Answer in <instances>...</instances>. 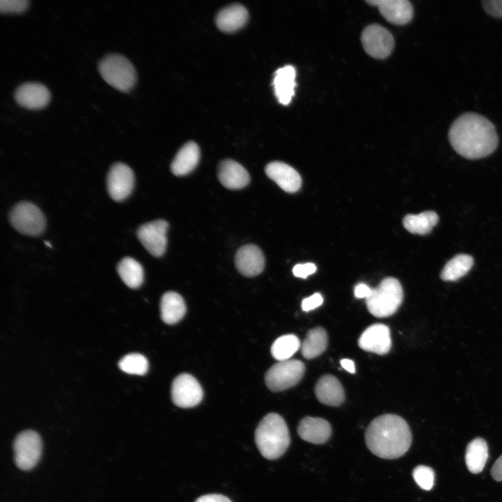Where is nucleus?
Masks as SVG:
<instances>
[{"label": "nucleus", "instance_id": "f3484780", "mask_svg": "<svg viewBox=\"0 0 502 502\" xmlns=\"http://www.w3.org/2000/svg\"><path fill=\"white\" fill-rule=\"evenodd\" d=\"M265 173L287 192H296L301 186L302 179L299 174L286 163L271 162L266 166Z\"/></svg>", "mask_w": 502, "mask_h": 502}, {"label": "nucleus", "instance_id": "dca6fc26", "mask_svg": "<svg viewBox=\"0 0 502 502\" xmlns=\"http://www.w3.org/2000/svg\"><path fill=\"white\" fill-rule=\"evenodd\" d=\"M235 264L243 275L254 277L263 271L265 259L262 251L258 246L248 244L241 247L236 252Z\"/></svg>", "mask_w": 502, "mask_h": 502}, {"label": "nucleus", "instance_id": "f03ea898", "mask_svg": "<svg viewBox=\"0 0 502 502\" xmlns=\"http://www.w3.org/2000/svg\"><path fill=\"white\" fill-rule=\"evenodd\" d=\"M367 447L375 455L393 459L404 455L411 443V433L407 423L395 414L375 418L365 431Z\"/></svg>", "mask_w": 502, "mask_h": 502}, {"label": "nucleus", "instance_id": "2f4dec72", "mask_svg": "<svg viewBox=\"0 0 502 502\" xmlns=\"http://www.w3.org/2000/svg\"><path fill=\"white\" fill-rule=\"evenodd\" d=\"M413 477L418 485L425 490H430L434 483V472L432 468L420 465L413 471Z\"/></svg>", "mask_w": 502, "mask_h": 502}, {"label": "nucleus", "instance_id": "20e7f679", "mask_svg": "<svg viewBox=\"0 0 502 502\" xmlns=\"http://www.w3.org/2000/svg\"><path fill=\"white\" fill-rule=\"evenodd\" d=\"M404 293L399 280L386 277L374 289L366 300L368 311L376 317L393 315L402 303Z\"/></svg>", "mask_w": 502, "mask_h": 502}, {"label": "nucleus", "instance_id": "bb28decb", "mask_svg": "<svg viewBox=\"0 0 502 502\" xmlns=\"http://www.w3.org/2000/svg\"><path fill=\"white\" fill-rule=\"evenodd\" d=\"M438 220L439 217L435 212L427 211L418 215H406L403 219V225L411 233L425 235L432 230Z\"/></svg>", "mask_w": 502, "mask_h": 502}, {"label": "nucleus", "instance_id": "6ab92c4d", "mask_svg": "<svg viewBox=\"0 0 502 502\" xmlns=\"http://www.w3.org/2000/svg\"><path fill=\"white\" fill-rule=\"evenodd\" d=\"M218 176L222 185L232 190L244 188L250 179L248 171L241 164L230 159L220 163Z\"/></svg>", "mask_w": 502, "mask_h": 502}, {"label": "nucleus", "instance_id": "473e14b6", "mask_svg": "<svg viewBox=\"0 0 502 502\" xmlns=\"http://www.w3.org/2000/svg\"><path fill=\"white\" fill-rule=\"evenodd\" d=\"M29 6L26 0H1L0 10L5 13H20Z\"/></svg>", "mask_w": 502, "mask_h": 502}, {"label": "nucleus", "instance_id": "4c0bfd02", "mask_svg": "<svg viewBox=\"0 0 502 502\" xmlns=\"http://www.w3.org/2000/svg\"><path fill=\"white\" fill-rule=\"evenodd\" d=\"M372 289L364 283L358 284L354 289V294L358 298H367L372 293Z\"/></svg>", "mask_w": 502, "mask_h": 502}, {"label": "nucleus", "instance_id": "4be33fe9", "mask_svg": "<svg viewBox=\"0 0 502 502\" xmlns=\"http://www.w3.org/2000/svg\"><path fill=\"white\" fill-rule=\"evenodd\" d=\"M200 151L197 144L193 142L185 144L173 159L170 169L178 176H185L191 172L197 165Z\"/></svg>", "mask_w": 502, "mask_h": 502}, {"label": "nucleus", "instance_id": "7c9ffc66", "mask_svg": "<svg viewBox=\"0 0 502 502\" xmlns=\"http://www.w3.org/2000/svg\"><path fill=\"white\" fill-rule=\"evenodd\" d=\"M123 372L130 374L144 375L149 370V361L140 353H133L124 356L118 363Z\"/></svg>", "mask_w": 502, "mask_h": 502}, {"label": "nucleus", "instance_id": "393cba45", "mask_svg": "<svg viewBox=\"0 0 502 502\" xmlns=\"http://www.w3.org/2000/svg\"><path fill=\"white\" fill-rule=\"evenodd\" d=\"M488 458V447L485 439L477 437L467 446L465 453L466 466L472 473L481 472Z\"/></svg>", "mask_w": 502, "mask_h": 502}, {"label": "nucleus", "instance_id": "c756f323", "mask_svg": "<svg viewBox=\"0 0 502 502\" xmlns=\"http://www.w3.org/2000/svg\"><path fill=\"white\" fill-rule=\"evenodd\" d=\"M299 339L293 334L280 336L271 346V352L273 357L278 361H284L289 358L299 349Z\"/></svg>", "mask_w": 502, "mask_h": 502}, {"label": "nucleus", "instance_id": "9d476101", "mask_svg": "<svg viewBox=\"0 0 502 502\" xmlns=\"http://www.w3.org/2000/svg\"><path fill=\"white\" fill-rule=\"evenodd\" d=\"M203 395L201 385L189 374H181L172 382V400L179 407L190 408L197 405L201 401Z\"/></svg>", "mask_w": 502, "mask_h": 502}, {"label": "nucleus", "instance_id": "6e6552de", "mask_svg": "<svg viewBox=\"0 0 502 502\" xmlns=\"http://www.w3.org/2000/svg\"><path fill=\"white\" fill-rule=\"evenodd\" d=\"M12 226L20 233L27 236L40 234L45 226L41 211L33 204L21 201L11 210L9 215Z\"/></svg>", "mask_w": 502, "mask_h": 502}, {"label": "nucleus", "instance_id": "a211bd4d", "mask_svg": "<svg viewBox=\"0 0 502 502\" xmlns=\"http://www.w3.org/2000/svg\"><path fill=\"white\" fill-rule=\"evenodd\" d=\"M297 432L305 441L323 444L330 438L332 428L330 424L324 418L306 416L300 421Z\"/></svg>", "mask_w": 502, "mask_h": 502}, {"label": "nucleus", "instance_id": "e433bc0d", "mask_svg": "<svg viewBox=\"0 0 502 502\" xmlns=\"http://www.w3.org/2000/svg\"><path fill=\"white\" fill-rule=\"evenodd\" d=\"M195 502H231L227 496L218 494H211L199 497Z\"/></svg>", "mask_w": 502, "mask_h": 502}, {"label": "nucleus", "instance_id": "9b49d317", "mask_svg": "<svg viewBox=\"0 0 502 502\" xmlns=\"http://www.w3.org/2000/svg\"><path fill=\"white\" fill-rule=\"evenodd\" d=\"M168 226L167 221L157 220L142 225L137 231L141 243L154 257H161L166 250Z\"/></svg>", "mask_w": 502, "mask_h": 502}, {"label": "nucleus", "instance_id": "ea45409f", "mask_svg": "<svg viewBox=\"0 0 502 502\" xmlns=\"http://www.w3.org/2000/svg\"><path fill=\"white\" fill-rule=\"evenodd\" d=\"M340 364L342 367L350 373H354L356 371L355 365L353 360L347 358L341 360Z\"/></svg>", "mask_w": 502, "mask_h": 502}, {"label": "nucleus", "instance_id": "f8f14e48", "mask_svg": "<svg viewBox=\"0 0 502 502\" xmlns=\"http://www.w3.org/2000/svg\"><path fill=\"white\" fill-rule=\"evenodd\" d=\"M135 183L132 170L126 165L117 162L108 172L107 188L110 197L116 201L126 199L132 192Z\"/></svg>", "mask_w": 502, "mask_h": 502}, {"label": "nucleus", "instance_id": "7ed1b4c3", "mask_svg": "<svg viewBox=\"0 0 502 502\" xmlns=\"http://www.w3.org/2000/svg\"><path fill=\"white\" fill-rule=\"evenodd\" d=\"M254 438L260 453L268 459L280 457L290 443L288 427L282 417L275 413L264 417L256 429Z\"/></svg>", "mask_w": 502, "mask_h": 502}, {"label": "nucleus", "instance_id": "ddd939ff", "mask_svg": "<svg viewBox=\"0 0 502 502\" xmlns=\"http://www.w3.org/2000/svg\"><path fill=\"white\" fill-rule=\"evenodd\" d=\"M358 344L365 351L384 355L391 348L390 329L383 324H372L363 332Z\"/></svg>", "mask_w": 502, "mask_h": 502}, {"label": "nucleus", "instance_id": "39448f33", "mask_svg": "<svg viewBox=\"0 0 502 502\" xmlns=\"http://www.w3.org/2000/svg\"><path fill=\"white\" fill-rule=\"evenodd\" d=\"M98 70L104 79L114 88L126 92L136 82V71L130 61L119 54H109L98 63Z\"/></svg>", "mask_w": 502, "mask_h": 502}, {"label": "nucleus", "instance_id": "412c9836", "mask_svg": "<svg viewBox=\"0 0 502 502\" xmlns=\"http://www.w3.org/2000/svg\"><path fill=\"white\" fill-rule=\"evenodd\" d=\"M296 70L291 65L278 68L274 75L273 85L278 102L287 105L291 101L295 93Z\"/></svg>", "mask_w": 502, "mask_h": 502}, {"label": "nucleus", "instance_id": "c9c22d12", "mask_svg": "<svg viewBox=\"0 0 502 502\" xmlns=\"http://www.w3.org/2000/svg\"><path fill=\"white\" fill-rule=\"evenodd\" d=\"M323 297L319 293H315L302 301L301 307L305 312L314 310L323 303Z\"/></svg>", "mask_w": 502, "mask_h": 502}, {"label": "nucleus", "instance_id": "c85d7f7f", "mask_svg": "<svg viewBox=\"0 0 502 502\" xmlns=\"http://www.w3.org/2000/svg\"><path fill=\"white\" fill-rule=\"evenodd\" d=\"M473 259L471 256L460 254L455 256L443 267L441 278L444 281H456L464 276L471 268Z\"/></svg>", "mask_w": 502, "mask_h": 502}, {"label": "nucleus", "instance_id": "5701e85b", "mask_svg": "<svg viewBox=\"0 0 502 502\" xmlns=\"http://www.w3.org/2000/svg\"><path fill=\"white\" fill-rule=\"evenodd\" d=\"M248 18L246 8L240 4H232L222 9L217 15L218 27L225 32L235 31L245 25Z\"/></svg>", "mask_w": 502, "mask_h": 502}, {"label": "nucleus", "instance_id": "4468645a", "mask_svg": "<svg viewBox=\"0 0 502 502\" xmlns=\"http://www.w3.org/2000/svg\"><path fill=\"white\" fill-rule=\"evenodd\" d=\"M14 96L20 106L29 109H38L48 104L50 93L43 84L29 82L19 86Z\"/></svg>", "mask_w": 502, "mask_h": 502}, {"label": "nucleus", "instance_id": "b1692460", "mask_svg": "<svg viewBox=\"0 0 502 502\" xmlns=\"http://www.w3.org/2000/svg\"><path fill=\"white\" fill-rule=\"evenodd\" d=\"M186 305L182 296L174 291L166 292L160 301L162 320L167 324H174L184 317Z\"/></svg>", "mask_w": 502, "mask_h": 502}, {"label": "nucleus", "instance_id": "cd10ccee", "mask_svg": "<svg viewBox=\"0 0 502 502\" xmlns=\"http://www.w3.org/2000/svg\"><path fill=\"white\" fill-rule=\"evenodd\" d=\"M117 271L123 282L130 288L137 289L143 283V268L131 257L122 259L118 264Z\"/></svg>", "mask_w": 502, "mask_h": 502}, {"label": "nucleus", "instance_id": "aec40b11", "mask_svg": "<svg viewBox=\"0 0 502 502\" xmlns=\"http://www.w3.org/2000/svg\"><path fill=\"white\" fill-rule=\"evenodd\" d=\"M314 392L318 400L328 406H340L345 399L342 384L335 376L330 374L324 375L318 380Z\"/></svg>", "mask_w": 502, "mask_h": 502}, {"label": "nucleus", "instance_id": "f257e3e1", "mask_svg": "<svg viewBox=\"0 0 502 502\" xmlns=\"http://www.w3.org/2000/svg\"><path fill=\"white\" fill-rule=\"evenodd\" d=\"M448 139L455 151L468 159H478L492 153L499 143L494 124L477 113L460 115L452 123Z\"/></svg>", "mask_w": 502, "mask_h": 502}, {"label": "nucleus", "instance_id": "f704fd0d", "mask_svg": "<svg viewBox=\"0 0 502 502\" xmlns=\"http://www.w3.org/2000/svg\"><path fill=\"white\" fill-rule=\"evenodd\" d=\"M317 270L316 266L312 263L298 264L293 268V273L296 277L306 278L313 274Z\"/></svg>", "mask_w": 502, "mask_h": 502}, {"label": "nucleus", "instance_id": "1a4fd4ad", "mask_svg": "<svg viewBox=\"0 0 502 502\" xmlns=\"http://www.w3.org/2000/svg\"><path fill=\"white\" fill-rule=\"evenodd\" d=\"M361 42L365 52L375 59H385L394 47V38L390 32L379 24L367 26L361 35Z\"/></svg>", "mask_w": 502, "mask_h": 502}, {"label": "nucleus", "instance_id": "0eeeda50", "mask_svg": "<svg viewBox=\"0 0 502 502\" xmlns=\"http://www.w3.org/2000/svg\"><path fill=\"white\" fill-rule=\"evenodd\" d=\"M305 370L304 363L299 360L279 361L266 373L265 383L272 391H282L296 385L303 378Z\"/></svg>", "mask_w": 502, "mask_h": 502}, {"label": "nucleus", "instance_id": "58836bf2", "mask_svg": "<svg viewBox=\"0 0 502 502\" xmlns=\"http://www.w3.org/2000/svg\"><path fill=\"white\" fill-rule=\"evenodd\" d=\"M491 475L496 481H502V455L494 462L492 469Z\"/></svg>", "mask_w": 502, "mask_h": 502}, {"label": "nucleus", "instance_id": "72a5a7b5", "mask_svg": "<svg viewBox=\"0 0 502 502\" xmlns=\"http://www.w3.org/2000/svg\"><path fill=\"white\" fill-rule=\"evenodd\" d=\"M485 10L490 15L502 18V0L482 1Z\"/></svg>", "mask_w": 502, "mask_h": 502}, {"label": "nucleus", "instance_id": "2eb2a0df", "mask_svg": "<svg viewBox=\"0 0 502 502\" xmlns=\"http://www.w3.org/2000/svg\"><path fill=\"white\" fill-rule=\"evenodd\" d=\"M366 2L376 6L388 22L396 25L409 23L413 16L412 5L406 0H371Z\"/></svg>", "mask_w": 502, "mask_h": 502}, {"label": "nucleus", "instance_id": "423d86ee", "mask_svg": "<svg viewBox=\"0 0 502 502\" xmlns=\"http://www.w3.org/2000/svg\"><path fill=\"white\" fill-rule=\"evenodd\" d=\"M42 447L41 438L36 432L26 429L20 432L13 444L15 465L22 471L33 469L40 460Z\"/></svg>", "mask_w": 502, "mask_h": 502}, {"label": "nucleus", "instance_id": "a878e982", "mask_svg": "<svg viewBox=\"0 0 502 502\" xmlns=\"http://www.w3.org/2000/svg\"><path fill=\"white\" fill-rule=\"evenodd\" d=\"M328 335L320 326L310 329L301 344V353L305 358L312 359L320 356L327 348Z\"/></svg>", "mask_w": 502, "mask_h": 502}]
</instances>
